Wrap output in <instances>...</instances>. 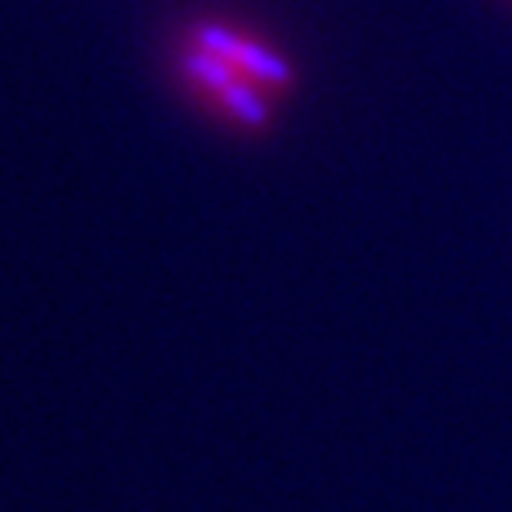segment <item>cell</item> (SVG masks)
<instances>
[{
	"label": "cell",
	"instance_id": "6da1fadb",
	"mask_svg": "<svg viewBox=\"0 0 512 512\" xmlns=\"http://www.w3.org/2000/svg\"><path fill=\"white\" fill-rule=\"evenodd\" d=\"M190 40L213 50V54L227 57L243 77L260 84L270 97L286 94V90L296 84V67L280 50H273L270 44H263V40H256L250 34H240V30H233L227 24L200 20V24L190 27Z\"/></svg>",
	"mask_w": 512,
	"mask_h": 512
},
{
	"label": "cell",
	"instance_id": "7a4b0ae2",
	"mask_svg": "<svg viewBox=\"0 0 512 512\" xmlns=\"http://www.w3.org/2000/svg\"><path fill=\"white\" fill-rule=\"evenodd\" d=\"M223 120H230L233 127L243 133H266L273 127V100L270 94L253 84V80L240 77L223 90V94L210 104Z\"/></svg>",
	"mask_w": 512,
	"mask_h": 512
},
{
	"label": "cell",
	"instance_id": "3957f363",
	"mask_svg": "<svg viewBox=\"0 0 512 512\" xmlns=\"http://www.w3.org/2000/svg\"><path fill=\"white\" fill-rule=\"evenodd\" d=\"M180 70H183V77H187L193 94H197L200 100H207V104H213V100H217L233 80L243 77L227 57L213 54V50L193 44V40H190V47L180 54Z\"/></svg>",
	"mask_w": 512,
	"mask_h": 512
}]
</instances>
